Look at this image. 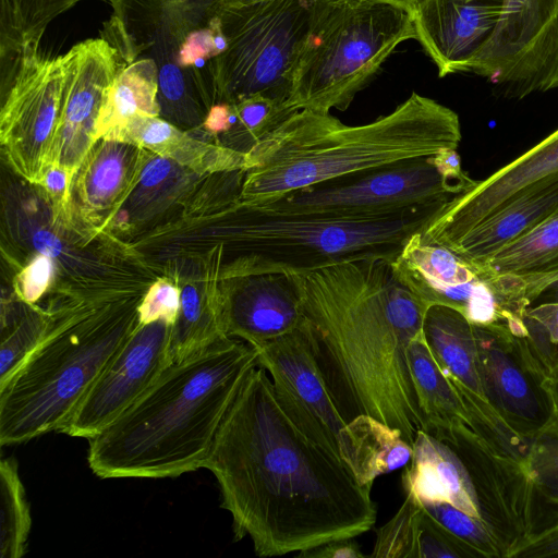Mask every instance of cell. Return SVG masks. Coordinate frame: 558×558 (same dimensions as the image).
I'll return each instance as SVG.
<instances>
[{
  "instance_id": "cell-1",
  "label": "cell",
  "mask_w": 558,
  "mask_h": 558,
  "mask_svg": "<svg viewBox=\"0 0 558 558\" xmlns=\"http://www.w3.org/2000/svg\"><path fill=\"white\" fill-rule=\"evenodd\" d=\"M205 468L217 480L234 539L248 536L259 557L356 537L376 522L372 488L294 424L258 364L229 405Z\"/></svg>"
},
{
  "instance_id": "cell-2",
  "label": "cell",
  "mask_w": 558,
  "mask_h": 558,
  "mask_svg": "<svg viewBox=\"0 0 558 558\" xmlns=\"http://www.w3.org/2000/svg\"><path fill=\"white\" fill-rule=\"evenodd\" d=\"M299 276L301 330L345 422L368 414L399 428L413 445L424 418L408 348L425 308L391 260L367 257Z\"/></svg>"
},
{
  "instance_id": "cell-3",
  "label": "cell",
  "mask_w": 558,
  "mask_h": 558,
  "mask_svg": "<svg viewBox=\"0 0 558 558\" xmlns=\"http://www.w3.org/2000/svg\"><path fill=\"white\" fill-rule=\"evenodd\" d=\"M257 349L223 338L172 363L118 420L88 439L101 478H165L205 468L220 423Z\"/></svg>"
},
{
  "instance_id": "cell-4",
  "label": "cell",
  "mask_w": 558,
  "mask_h": 558,
  "mask_svg": "<svg viewBox=\"0 0 558 558\" xmlns=\"http://www.w3.org/2000/svg\"><path fill=\"white\" fill-rule=\"evenodd\" d=\"M458 114L412 93L390 113L347 125L330 112L298 110L247 154L238 201L259 205L322 182L457 149Z\"/></svg>"
},
{
  "instance_id": "cell-5",
  "label": "cell",
  "mask_w": 558,
  "mask_h": 558,
  "mask_svg": "<svg viewBox=\"0 0 558 558\" xmlns=\"http://www.w3.org/2000/svg\"><path fill=\"white\" fill-rule=\"evenodd\" d=\"M137 307L71 310L0 385V445L61 432L137 326Z\"/></svg>"
},
{
  "instance_id": "cell-6",
  "label": "cell",
  "mask_w": 558,
  "mask_h": 558,
  "mask_svg": "<svg viewBox=\"0 0 558 558\" xmlns=\"http://www.w3.org/2000/svg\"><path fill=\"white\" fill-rule=\"evenodd\" d=\"M445 206L439 203L380 216L335 218L268 211L236 198L225 220L232 257L226 275H303L359 258L393 260L405 241L423 231Z\"/></svg>"
},
{
  "instance_id": "cell-7",
  "label": "cell",
  "mask_w": 558,
  "mask_h": 558,
  "mask_svg": "<svg viewBox=\"0 0 558 558\" xmlns=\"http://www.w3.org/2000/svg\"><path fill=\"white\" fill-rule=\"evenodd\" d=\"M413 38L411 9L378 0H318L288 107L348 109L397 46Z\"/></svg>"
},
{
  "instance_id": "cell-8",
  "label": "cell",
  "mask_w": 558,
  "mask_h": 558,
  "mask_svg": "<svg viewBox=\"0 0 558 558\" xmlns=\"http://www.w3.org/2000/svg\"><path fill=\"white\" fill-rule=\"evenodd\" d=\"M318 0L225 4L227 48L210 63L215 104L264 96L287 102Z\"/></svg>"
},
{
  "instance_id": "cell-9",
  "label": "cell",
  "mask_w": 558,
  "mask_h": 558,
  "mask_svg": "<svg viewBox=\"0 0 558 558\" xmlns=\"http://www.w3.org/2000/svg\"><path fill=\"white\" fill-rule=\"evenodd\" d=\"M472 186L446 179L428 156L331 179L253 207L317 217H372L447 204Z\"/></svg>"
},
{
  "instance_id": "cell-10",
  "label": "cell",
  "mask_w": 558,
  "mask_h": 558,
  "mask_svg": "<svg viewBox=\"0 0 558 558\" xmlns=\"http://www.w3.org/2000/svg\"><path fill=\"white\" fill-rule=\"evenodd\" d=\"M63 78L62 56H45L38 45L1 57L2 145L13 168L33 182L52 166Z\"/></svg>"
},
{
  "instance_id": "cell-11",
  "label": "cell",
  "mask_w": 558,
  "mask_h": 558,
  "mask_svg": "<svg viewBox=\"0 0 558 558\" xmlns=\"http://www.w3.org/2000/svg\"><path fill=\"white\" fill-rule=\"evenodd\" d=\"M469 72L506 98L558 87V0H506L494 36Z\"/></svg>"
},
{
  "instance_id": "cell-12",
  "label": "cell",
  "mask_w": 558,
  "mask_h": 558,
  "mask_svg": "<svg viewBox=\"0 0 558 558\" xmlns=\"http://www.w3.org/2000/svg\"><path fill=\"white\" fill-rule=\"evenodd\" d=\"M171 329L137 324L60 433L90 439L129 410L173 363Z\"/></svg>"
},
{
  "instance_id": "cell-13",
  "label": "cell",
  "mask_w": 558,
  "mask_h": 558,
  "mask_svg": "<svg viewBox=\"0 0 558 558\" xmlns=\"http://www.w3.org/2000/svg\"><path fill=\"white\" fill-rule=\"evenodd\" d=\"M473 328L487 401L506 427L530 444L555 421L543 378L523 354L519 338L507 327Z\"/></svg>"
},
{
  "instance_id": "cell-14",
  "label": "cell",
  "mask_w": 558,
  "mask_h": 558,
  "mask_svg": "<svg viewBox=\"0 0 558 558\" xmlns=\"http://www.w3.org/2000/svg\"><path fill=\"white\" fill-rule=\"evenodd\" d=\"M258 365L268 373L281 408L312 440L340 458L341 416L301 327L259 348ZM341 459V458H340Z\"/></svg>"
},
{
  "instance_id": "cell-15",
  "label": "cell",
  "mask_w": 558,
  "mask_h": 558,
  "mask_svg": "<svg viewBox=\"0 0 558 558\" xmlns=\"http://www.w3.org/2000/svg\"><path fill=\"white\" fill-rule=\"evenodd\" d=\"M63 93L52 166L73 172L96 138L97 120L109 87L125 65L106 39H87L62 56Z\"/></svg>"
},
{
  "instance_id": "cell-16",
  "label": "cell",
  "mask_w": 558,
  "mask_h": 558,
  "mask_svg": "<svg viewBox=\"0 0 558 558\" xmlns=\"http://www.w3.org/2000/svg\"><path fill=\"white\" fill-rule=\"evenodd\" d=\"M555 172H558V129L453 197L422 234L425 240L448 248L517 194Z\"/></svg>"
},
{
  "instance_id": "cell-17",
  "label": "cell",
  "mask_w": 558,
  "mask_h": 558,
  "mask_svg": "<svg viewBox=\"0 0 558 558\" xmlns=\"http://www.w3.org/2000/svg\"><path fill=\"white\" fill-rule=\"evenodd\" d=\"M505 10L506 0H417L411 8L416 39L440 77L470 71Z\"/></svg>"
},
{
  "instance_id": "cell-18",
  "label": "cell",
  "mask_w": 558,
  "mask_h": 558,
  "mask_svg": "<svg viewBox=\"0 0 558 558\" xmlns=\"http://www.w3.org/2000/svg\"><path fill=\"white\" fill-rule=\"evenodd\" d=\"M221 299L225 335L255 349L298 330L304 322L298 274L228 278Z\"/></svg>"
},
{
  "instance_id": "cell-19",
  "label": "cell",
  "mask_w": 558,
  "mask_h": 558,
  "mask_svg": "<svg viewBox=\"0 0 558 558\" xmlns=\"http://www.w3.org/2000/svg\"><path fill=\"white\" fill-rule=\"evenodd\" d=\"M422 330L437 364L465 405L472 424L496 444L510 442L514 435L497 416L484 391L471 322L452 307L434 304L425 311Z\"/></svg>"
},
{
  "instance_id": "cell-20",
  "label": "cell",
  "mask_w": 558,
  "mask_h": 558,
  "mask_svg": "<svg viewBox=\"0 0 558 558\" xmlns=\"http://www.w3.org/2000/svg\"><path fill=\"white\" fill-rule=\"evenodd\" d=\"M558 210V172L527 186L448 248L471 266L485 262Z\"/></svg>"
},
{
  "instance_id": "cell-21",
  "label": "cell",
  "mask_w": 558,
  "mask_h": 558,
  "mask_svg": "<svg viewBox=\"0 0 558 558\" xmlns=\"http://www.w3.org/2000/svg\"><path fill=\"white\" fill-rule=\"evenodd\" d=\"M339 454L355 480L372 488L384 474L405 466L413 447L399 428L368 414H360L347 422L338 437Z\"/></svg>"
},
{
  "instance_id": "cell-22",
  "label": "cell",
  "mask_w": 558,
  "mask_h": 558,
  "mask_svg": "<svg viewBox=\"0 0 558 558\" xmlns=\"http://www.w3.org/2000/svg\"><path fill=\"white\" fill-rule=\"evenodd\" d=\"M408 362L423 430L433 434L460 423L472 426L465 405L437 364L422 329L409 344Z\"/></svg>"
},
{
  "instance_id": "cell-23",
  "label": "cell",
  "mask_w": 558,
  "mask_h": 558,
  "mask_svg": "<svg viewBox=\"0 0 558 558\" xmlns=\"http://www.w3.org/2000/svg\"><path fill=\"white\" fill-rule=\"evenodd\" d=\"M158 71L151 58H140L125 64L108 89L101 107L96 138H109L137 116L158 117Z\"/></svg>"
},
{
  "instance_id": "cell-24",
  "label": "cell",
  "mask_w": 558,
  "mask_h": 558,
  "mask_svg": "<svg viewBox=\"0 0 558 558\" xmlns=\"http://www.w3.org/2000/svg\"><path fill=\"white\" fill-rule=\"evenodd\" d=\"M482 278L526 279L558 270V210L480 265Z\"/></svg>"
},
{
  "instance_id": "cell-25",
  "label": "cell",
  "mask_w": 558,
  "mask_h": 558,
  "mask_svg": "<svg viewBox=\"0 0 558 558\" xmlns=\"http://www.w3.org/2000/svg\"><path fill=\"white\" fill-rule=\"evenodd\" d=\"M106 140L83 165L78 192L84 206L104 210L117 201L131 180L132 148L130 143Z\"/></svg>"
},
{
  "instance_id": "cell-26",
  "label": "cell",
  "mask_w": 558,
  "mask_h": 558,
  "mask_svg": "<svg viewBox=\"0 0 558 558\" xmlns=\"http://www.w3.org/2000/svg\"><path fill=\"white\" fill-rule=\"evenodd\" d=\"M82 0H1L0 56L38 45L47 25ZM111 5L118 0H104Z\"/></svg>"
},
{
  "instance_id": "cell-27",
  "label": "cell",
  "mask_w": 558,
  "mask_h": 558,
  "mask_svg": "<svg viewBox=\"0 0 558 558\" xmlns=\"http://www.w3.org/2000/svg\"><path fill=\"white\" fill-rule=\"evenodd\" d=\"M31 512L13 458L0 462V557L20 558L26 553Z\"/></svg>"
},
{
  "instance_id": "cell-28",
  "label": "cell",
  "mask_w": 558,
  "mask_h": 558,
  "mask_svg": "<svg viewBox=\"0 0 558 558\" xmlns=\"http://www.w3.org/2000/svg\"><path fill=\"white\" fill-rule=\"evenodd\" d=\"M233 104L236 122L223 134L225 146L246 155L264 136L295 110L264 96H252Z\"/></svg>"
},
{
  "instance_id": "cell-29",
  "label": "cell",
  "mask_w": 558,
  "mask_h": 558,
  "mask_svg": "<svg viewBox=\"0 0 558 558\" xmlns=\"http://www.w3.org/2000/svg\"><path fill=\"white\" fill-rule=\"evenodd\" d=\"M422 505L441 526L465 547L470 557L506 558L501 542L495 532L480 519L446 502Z\"/></svg>"
},
{
  "instance_id": "cell-30",
  "label": "cell",
  "mask_w": 558,
  "mask_h": 558,
  "mask_svg": "<svg viewBox=\"0 0 558 558\" xmlns=\"http://www.w3.org/2000/svg\"><path fill=\"white\" fill-rule=\"evenodd\" d=\"M522 319L526 329L520 339L522 348L544 380L558 361V302L532 305Z\"/></svg>"
},
{
  "instance_id": "cell-31",
  "label": "cell",
  "mask_w": 558,
  "mask_h": 558,
  "mask_svg": "<svg viewBox=\"0 0 558 558\" xmlns=\"http://www.w3.org/2000/svg\"><path fill=\"white\" fill-rule=\"evenodd\" d=\"M423 505L413 495L405 494L397 513L377 530L371 557L415 558L420 517Z\"/></svg>"
},
{
  "instance_id": "cell-32",
  "label": "cell",
  "mask_w": 558,
  "mask_h": 558,
  "mask_svg": "<svg viewBox=\"0 0 558 558\" xmlns=\"http://www.w3.org/2000/svg\"><path fill=\"white\" fill-rule=\"evenodd\" d=\"M536 495L558 511V424L551 423L530 442L524 461Z\"/></svg>"
},
{
  "instance_id": "cell-33",
  "label": "cell",
  "mask_w": 558,
  "mask_h": 558,
  "mask_svg": "<svg viewBox=\"0 0 558 558\" xmlns=\"http://www.w3.org/2000/svg\"><path fill=\"white\" fill-rule=\"evenodd\" d=\"M518 314L538 303L558 302V270L526 279L484 278Z\"/></svg>"
},
{
  "instance_id": "cell-34",
  "label": "cell",
  "mask_w": 558,
  "mask_h": 558,
  "mask_svg": "<svg viewBox=\"0 0 558 558\" xmlns=\"http://www.w3.org/2000/svg\"><path fill=\"white\" fill-rule=\"evenodd\" d=\"M183 137L184 135L166 120L151 116H137L108 140L137 144L169 157L178 155L180 140Z\"/></svg>"
},
{
  "instance_id": "cell-35",
  "label": "cell",
  "mask_w": 558,
  "mask_h": 558,
  "mask_svg": "<svg viewBox=\"0 0 558 558\" xmlns=\"http://www.w3.org/2000/svg\"><path fill=\"white\" fill-rule=\"evenodd\" d=\"M47 322L33 317L7 335L0 345V385H3L41 339Z\"/></svg>"
},
{
  "instance_id": "cell-36",
  "label": "cell",
  "mask_w": 558,
  "mask_h": 558,
  "mask_svg": "<svg viewBox=\"0 0 558 558\" xmlns=\"http://www.w3.org/2000/svg\"><path fill=\"white\" fill-rule=\"evenodd\" d=\"M181 306V292L172 283L159 280L153 284L137 305L141 325L163 320L173 326Z\"/></svg>"
},
{
  "instance_id": "cell-37",
  "label": "cell",
  "mask_w": 558,
  "mask_h": 558,
  "mask_svg": "<svg viewBox=\"0 0 558 558\" xmlns=\"http://www.w3.org/2000/svg\"><path fill=\"white\" fill-rule=\"evenodd\" d=\"M53 272L52 257L39 254L20 274L19 290L24 301L36 302L47 290Z\"/></svg>"
},
{
  "instance_id": "cell-38",
  "label": "cell",
  "mask_w": 558,
  "mask_h": 558,
  "mask_svg": "<svg viewBox=\"0 0 558 558\" xmlns=\"http://www.w3.org/2000/svg\"><path fill=\"white\" fill-rule=\"evenodd\" d=\"M513 558H558V521L535 531Z\"/></svg>"
},
{
  "instance_id": "cell-39",
  "label": "cell",
  "mask_w": 558,
  "mask_h": 558,
  "mask_svg": "<svg viewBox=\"0 0 558 558\" xmlns=\"http://www.w3.org/2000/svg\"><path fill=\"white\" fill-rule=\"evenodd\" d=\"M355 537L342 538L324 543L314 548L300 551V558H362L360 545L354 541Z\"/></svg>"
},
{
  "instance_id": "cell-40",
  "label": "cell",
  "mask_w": 558,
  "mask_h": 558,
  "mask_svg": "<svg viewBox=\"0 0 558 558\" xmlns=\"http://www.w3.org/2000/svg\"><path fill=\"white\" fill-rule=\"evenodd\" d=\"M430 159L437 170L448 180L463 183L466 185H474L476 180L471 179L462 169L460 156L457 149L446 148L441 149Z\"/></svg>"
},
{
  "instance_id": "cell-41",
  "label": "cell",
  "mask_w": 558,
  "mask_h": 558,
  "mask_svg": "<svg viewBox=\"0 0 558 558\" xmlns=\"http://www.w3.org/2000/svg\"><path fill=\"white\" fill-rule=\"evenodd\" d=\"M172 172V163L168 157L159 155L150 159L142 169L140 184L144 189H153L163 183Z\"/></svg>"
},
{
  "instance_id": "cell-42",
  "label": "cell",
  "mask_w": 558,
  "mask_h": 558,
  "mask_svg": "<svg viewBox=\"0 0 558 558\" xmlns=\"http://www.w3.org/2000/svg\"><path fill=\"white\" fill-rule=\"evenodd\" d=\"M231 104L217 102L210 106L204 119L205 129L214 134H225L229 130Z\"/></svg>"
},
{
  "instance_id": "cell-43",
  "label": "cell",
  "mask_w": 558,
  "mask_h": 558,
  "mask_svg": "<svg viewBox=\"0 0 558 558\" xmlns=\"http://www.w3.org/2000/svg\"><path fill=\"white\" fill-rule=\"evenodd\" d=\"M69 177L70 172L66 169L53 165L45 171L41 182L50 194L59 196L66 190Z\"/></svg>"
},
{
  "instance_id": "cell-44",
  "label": "cell",
  "mask_w": 558,
  "mask_h": 558,
  "mask_svg": "<svg viewBox=\"0 0 558 558\" xmlns=\"http://www.w3.org/2000/svg\"><path fill=\"white\" fill-rule=\"evenodd\" d=\"M33 245L39 252L50 257H57L62 252L60 239L48 230H38L33 235Z\"/></svg>"
},
{
  "instance_id": "cell-45",
  "label": "cell",
  "mask_w": 558,
  "mask_h": 558,
  "mask_svg": "<svg viewBox=\"0 0 558 558\" xmlns=\"http://www.w3.org/2000/svg\"><path fill=\"white\" fill-rule=\"evenodd\" d=\"M542 387L545 390L554 411L555 421L553 423L558 424V361L549 374L544 378Z\"/></svg>"
},
{
  "instance_id": "cell-46",
  "label": "cell",
  "mask_w": 558,
  "mask_h": 558,
  "mask_svg": "<svg viewBox=\"0 0 558 558\" xmlns=\"http://www.w3.org/2000/svg\"><path fill=\"white\" fill-rule=\"evenodd\" d=\"M391 4H396L399 7L411 9L417 0H378Z\"/></svg>"
},
{
  "instance_id": "cell-47",
  "label": "cell",
  "mask_w": 558,
  "mask_h": 558,
  "mask_svg": "<svg viewBox=\"0 0 558 558\" xmlns=\"http://www.w3.org/2000/svg\"><path fill=\"white\" fill-rule=\"evenodd\" d=\"M265 0H225V4H246Z\"/></svg>"
}]
</instances>
